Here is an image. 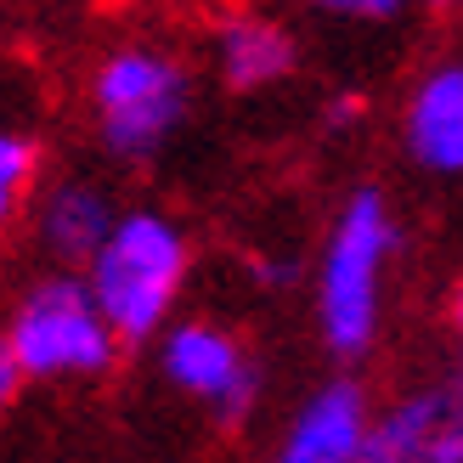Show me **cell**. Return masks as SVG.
<instances>
[{
	"label": "cell",
	"instance_id": "cell-1",
	"mask_svg": "<svg viewBox=\"0 0 463 463\" xmlns=\"http://www.w3.org/2000/svg\"><path fill=\"white\" fill-rule=\"evenodd\" d=\"M396 215L379 187H362L345 198V210L328 226L317 266V334L328 345V356L356 362L373 351L379 322H384V277L396 260Z\"/></svg>",
	"mask_w": 463,
	"mask_h": 463
},
{
	"label": "cell",
	"instance_id": "cell-2",
	"mask_svg": "<svg viewBox=\"0 0 463 463\" xmlns=\"http://www.w3.org/2000/svg\"><path fill=\"white\" fill-rule=\"evenodd\" d=\"M193 271V243L165 210H119L102 249L85 260V283L125 345L158 339Z\"/></svg>",
	"mask_w": 463,
	"mask_h": 463
},
{
	"label": "cell",
	"instance_id": "cell-3",
	"mask_svg": "<svg viewBox=\"0 0 463 463\" xmlns=\"http://www.w3.org/2000/svg\"><path fill=\"white\" fill-rule=\"evenodd\" d=\"M90 130L113 165H153L193 113V80L165 45H119L90 68Z\"/></svg>",
	"mask_w": 463,
	"mask_h": 463
},
{
	"label": "cell",
	"instance_id": "cell-4",
	"mask_svg": "<svg viewBox=\"0 0 463 463\" xmlns=\"http://www.w3.org/2000/svg\"><path fill=\"white\" fill-rule=\"evenodd\" d=\"M6 339L23 356L34 384L102 379V373H113V362L125 351V339L102 317L90 283L85 277H68V271H52V277L23 288V299L6 317Z\"/></svg>",
	"mask_w": 463,
	"mask_h": 463
},
{
	"label": "cell",
	"instance_id": "cell-5",
	"mask_svg": "<svg viewBox=\"0 0 463 463\" xmlns=\"http://www.w3.org/2000/svg\"><path fill=\"white\" fill-rule=\"evenodd\" d=\"M158 373H165L181 396H193L210 407V419L221 430H243L260 407V373L238 339L215 322H170L158 334Z\"/></svg>",
	"mask_w": 463,
	"mask_h": 463
},
{
	"label": "cell",
	"instance_id": "cell-6",
	"mask_svg": "<svg viewBox=\"0 0 463 463\" xmlns=\"http://www.w3.org/2000/svg\"><path fill=\"white\" fill-rule=\"evenodd\" d=\"M402 153L412 170L463 181V57L435 62L402 102Z\"/></svg>",
	"mask_w": 463,
	"mask_h": 463
},
{
	"label": "cell",
	"instance_id": "cell-7",
	"mask_svg": "<svg viewBox=\"0 0 463 463\" xmlns=\"http://www.w3.org/2000/svg\"><path fill=\"white\" fill-rule=\"evenodd\" d=\"M367 435H373L367 390L351 379H328L299 402L277 458L283 463H367Z\"/></svg>",
	"mask_w": 463,
	"mask_h": 463
},
{
	"label": "cell",
	"instance_id": "cell-8",
	"mask_svg": "<svg viewBox=\"0 0 463 463\" xmlns=\"http://www.w3.org/2000/svg\"><path fill=\"white\" fill-rule=\"evenodd\" d=\"M367 463H463V407L447 390H412L373 419Z\"/></svg>",
	"mask_w": 463,
	"mask_h": 463
},
{
	"label": "cell",
	"instance_id": "cell-9",
	"mask_svg": "<svg viewBox=\"0 0 463 463\" xmlns=\"http://www.w3.org/2000/svg\"><path fill=\"white\" fill-rule=\"evenodd\" d=\"M113 221H119V210H113V198L97 187V181L62 175L34 203V243L52 254L57 266H80L85 271V260L113 232Z\"/></svg>",
	"mask_w": 463,
	"mask_h": 463
},
{
	"label": "cell",
	"instance_id": "cell-10",
	"mask_svg": "<svg viewBox=\"0 0 463 463\" xmlns=\"http://www.w3.org/2000/svg\"><path fill=\"white\" fill-rule=\"evenodd\" d=\"M210 57H215V74L226 90H266L277 80H288L299 68V40L283 29L277 17L260 12H232L215 23L210 34Z\"/></svg>",
	"mask_w": 463,
	"mask_h": 463
},
{
	"label": "cell",
	"instance_id": "cell-11",
	"mask_svg": "<svg viewBox=\"0 0 463 463\" xmlns=\"http://www.w3.org/2000/svg\"><path fill=\"white\" fill-rule=\"evenodd\" d=\"M34 181H40V147H34V136L17 130V125H0V232L23 215Z\"/></svg>",
	"mask_w": 463,
	"mask_h": 463
},
{
	"label": "cell",
	"instance_id": "cell-12",
	"mask_svg": "<svg viewBox=\"0 0 463 463\" xmlns=\"http://www.w3.org/2000/svg\"><path fill=\"white\" fill-rule=\"evenodd\" d=\"M299 6L322 17H345V23H390L407 12V0H299Z\"/></svg>",
	"mask_w": 463,
	"mask_h": 463
},
{
	"label": "cell",
	"instance_id": "cell-13",
	"mask_svg": "<svg viewBox=\"0 0 463 463\" xmlns=\"http://www.w3.org/2000/svg\"><path fill=\"white\" fill-rule=\"evenodd\" d=\"M23 384H29V367H23V356L12 351V339L0 334V412H6V407H17Z\"/></svg>",
	"mask_w": 463,
	"mask_h": 463
},
{
	"label": "cell",
	"instance_id": "cell-14",
	"mask_svg": "<svg viewBox=\"0 0 463 463\" xmlns=\"http://www.w3.org/2000/svg\"><path fill=\"white\" fill-rule=\"evenodd\" d=\"M356 119H362V97H356V90H339L334 102H322V125H328V130H351Z\"/></svg>",
	"mask_w": 463,
	"mask_h": 463
},
{
	"label": "cell",
	"instance_id": "cell-15",
	"mask_svg": "<svg viewBox=\"0 0 463 463\" xmlns=\"http://www.w3.org/2000/svg\"><path fill=\"white\" fill-rule=\"evenodd\" d=\"M452 328H458V339H463V283L452 288ZM452 396H458V407H463V362H458V379H452Z\"/></svg>",
	"mask_w": 463,
	"mask_h": 463
},
{
	"label": "cell",
	"instance_id": "cell-16",
	"mask_svg": "<svg viewBox=\"0 0 463 463\" xmlns=\"http://www.w3.org/2000/svg\"><path fill=\"white\" fill-rule=\"evenodd\" d=\"M424 6H435V12H447V6H458V0H424Z\"/></svg>",
	"mask_w": 463,
	"mask_h": 463
}]
</instances>
